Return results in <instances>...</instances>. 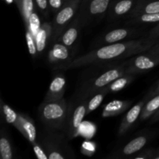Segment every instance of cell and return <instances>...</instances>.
<instances>
[{"mask_svg":"<svg viewBox=\"0 0 159 159\" xmlns=\"http://www.w3.org/2000/svg\"><path fill=\"white\" fill-rule=\"evenodd\" d=\"M157 40L146 36L128 41L99 47L87 54L75 57L57 71H65L89 65L113 63L126 60L135 54L148 51Z\"/></svg>","mask_w":159,"mask_h":159,"instance_id":"1","label":"cell"},{"mask_svg":"<svg viewBox=\"0 0 159 159\" xmlns=\"http://www.w3.org/2000/svg\"><path fill=\"white\" fill-rule=\"evenodd\" d=\"M68 138L65 132L47 128L39 137V142L44 148L48 159H68L75 158V152L70 147Z\"/></svg>","mask_w":159,"mask_h":159,"instance_id":"2","label":"cell"},{"mask_svg":"<svg viewBox=\"0 0 159 159\" xmlns=\"http://www.w3.org/2000/svg\"><path fill=\"white\" fill-rule=\"evenodd\" d=\"M68 104L65 99L55 101H44L38 109L40 121L50 130H64L68 113Z\"/></svg>","mask_w":159,"mask_h":159,"instance_id":"3","label":"cell"},{"mask_svg":"<svg viewBox=\"0 0 159 159\" xmlns=\"http://www.w3.org/2000/svg\"><path fill=\"white\" fill-rule=\"evenodd\" d=\"M125 74L126 61L124 60L117 65L107 67L103 71L85 81L78 91L77 96L88 98L93 93L107 86L115 79Z\"/></svg>","mask_w":159,"mask_h":159,"instance_id":"4","label":"cell"},{"mask_svg":"<svg viewBox=\"0 0 159 159\" xmlns=\"http://www.w3.org/2000/svg\"><path fill=\"white\" fill-rule=\"evenodd\" d=\"M87 115V98L76 96L74 101L68 104V113L63 132L71 141L80 134L84 117Z\"/></svg>","mask_w":159,"mask_h":159,"instance_id":"5","label":"cell"},{"mask_svg":"<svg viewBox=\"0 0 159 159\" xmlns=\"http://www.w3.org/2000/svg\"><path fill=\"white\" fill-rule=\"evenodd\" d=\"M112 0H82L75 16L82 29L100 21L107 14Z\"/></svg>","mask_w":159,"mask_h":159,"instance_id":"6","label":"cell"},{"mask_svg":"<svg viewBox=\"0 0 159 159\" xmlns=\"http://www.w3.org/2000/svg\"><path fill=\"white\" fill-rule=\"evenodd\" d=\"M148 35V31H145L139 26H128L116 28L102 34L94 42L93 48H96L104 45L128 41L141 38Z\"/></svg>","mask_w":159,"mask_h":159,"instance_id":"7","label":"cell"},{"mask_svg":"<svg viewBox=\"0 0 159 159\" xmlns=\"http://www.w3.org/2000/svg\"><path fill=\"white\" fill-rule=\"evenodd\" d=\"M81 2L82 0H75L68 2L61 10L54 14V17L51 22L52 25L51 43L56 41L58 39L67 26L74 20L79 10Z\"/></svg>","mask_w":159,"mask_h":159,"instance_id":"8","label":"cell"},{"mask_svg":"<svg viewBox=\"0 0 159 159\" xmlns=\"http://www.w3.org/2000/svg\"><path fill=\"white\" fill-rule=\"evenodd\" d=\"M126 74L140 75L148 72L159 65V55L148 51L135 54L126 59Z\"/></svg>","mask_w":159,"mask_h":159,"instance_id":"9","label":"cell"},{"mask_svg":"<svg viewBox=\"0 0 159 159\" xmlns=\"http://www.w3.org/2000/svg\"><path fill=\"white\" fill-rule=\"evenodd\" d=\"M155 134L150 130H144L132 138L121 148L113 152L109 156L110 158H130L142 150L152 140Z\"/></svg>","mask_w":159,"mask_h":159,"instance_id":"10","label":"cell"},{"mask_svg":"<svg viewBox=\"0 0 159 159\" xmlns=\"http://www.w3.org/2000/svg\"><path fill=\"white\" fill-rule=\"evenodd\" d=\"M75 50L65 46L58 41L53 42L51 49L48 51V61L56 71L60 69L73 60Z\"/></svg>","mask_w":159,"mask_h":159,"instance_id":"11","label":"cell"},{"mask_svg":"<svg viewBox=\"0 0 159 159\" xmlns=\"http://www.w3.org/2000/svg\"><path fill=\"white\" fill-rule=\"evenodd\" d=\"M138 0H112L107 14L109 21L127 19L134 9Z\"/></svg>","mask_w":159,"mask_h":159,"instance_id":"12","label":"cell"},{"mask_svg":"<svg viewBox=\"0 0 159 159\" xmlns=\"http://www.w3.org/2000/svg\"><path fill=\"white\" fill-rule=\"evenodd\" d=\"M148 99L149 98L147 96H145L144 99L140 100L138 103L133 106L124 115L122 120H121L119 130H118V135L120 137L124 136L134 125L138 118H140L143 107Z\"/></svg>","mask_w":159,"mask_h":159,"instance_id":"13","label":"cell"},{"mask_svg":"<svg viewBox=\"0 0 159 159\" xmlns=\"http://www.w3.org/2000/svg\"><path fill=\"white\" fill-rule=\"evenodd\" d=\"M66 86L67 81L65 75L62 71H57L50 83L44 101H55L63 99Z\"/></svg>","mask_w":159,"mask_h":159,"instance_id":"14","label":"cell"},{"mask_svg":"<svg viewBox=\"0 0 159 159\" xmlns=\"http://www.w3.org/2000/svg\"><path fill=\"white\" fill-rule=\"evenodd\" d=\"M82 29V27L79 19L75 16L56 41L60 42L65 46L74 49Z\"/></svg>","mask_w":159,"mask_h":159,"instance_id":"15","label":"cell"},{"mask_svg":"<svg viewBox=\"0 0 159 159\" xmlns=\"http://www.w3.org/2000/svg\"><path fill=\"white\" fill-rule=\"evenodd\" d=\"M19 116H20V122L21 125V130L20 132L31 144H34L38 140L35 122L30 116L26 113H19Z\"/></svg>","mask_w":159,"mask_h":159,"instance_id":"16","label":"cell"},{"mask_svg":"<svg viewBox=\"0 0 159 159\" xmlns=\"http://www.w3.org/2000/svg\"><path fill=\"white\" fill-rule=\"evenodd\" d=\"M132 101L130 100H115L104 105L102 111V117L107 118L116 116L127 111L130 107Z\"/></svg>","mask_w":159,"mask_h":159,"instance_id":"17","label":"cell"},{"mask_svg":"<svg viewBox=\"0 0 159 159\" xmlns=\"http://www.w3.org/2000/svg\"><path fill=\"white\" fill-rule=\"evenodd\" d=\"M159 23V12L158 13H141L127 18L125 20V26H141Z\"/></svg>","mask_w":159,"mask_h":159,"instance_id":"18","label":"cell"},{"mask_svg":"<svg viewBox=\"0 0 159 159\" xmlns=\"http://www.w3.org/2000/svg\"><path fill=\"white\" fill-rule=\"evenodd\" d=\"M52 37V25L51 23L44 22L42 23L37 36H36V43L38 54H41L46 49L47 45L51 41Z\"/></svg>","mask_w":159,"mask_h":159,"instance_id":"19","label":"cell"},{"mask_svg":"<svg viewBox=\"0 0 159 159\" xmlns=\"http://www.w3.org/2000/svg\"><path fill=\"white\" fill-rule=\"evenodd\" d=\"M158 12H159V0H138L134 9L129 17L141 13H158Z\"/></svg>","mask_w":159,"mask_h":159,"instance_id":"20","label":"cell"},{"mask_svg":"<svg viewBox=\"0 0 159 159\" xmlns=\"http://www.w3.org/2000/svg\"><path fill=\"white\" fill-rule=\"evenodd\" d=\"M0 109H1L2 116V118L4 119L5 122L6 124L14 126L19 131H20L21 125H20L19 113H17L8 104L4 102L2 99L0 100Z\"/></svg>","mask_w":159,"mask_h":159,"instance_id":"21","label":"cell"},{"mask_svg":"<svg viewBox=\"0 0 159 159\" xmlns=\"http://www.w3.org/2000/svg\"><path fill=\"white\" fill-rule=\"evenodd\" d=\"M109 93L107 86L95 92L87 98V115L96 110L103 101L104 98Z\"/></svg>","mask_w":159,"mask_h":159,"instance_id":"22","label":"cell"},{"mask_svg":"<svg viewBox=\"0 0 159 159\" xmlns=\"http://www.w3.org/2000/svg\"><path fill=\"white\" fill-rule=\"evenodd\" d=\"M0 154L2 159H12L14 158V152L12 141L9 138V134L4 128L1 130L0 137Z\"/></svg>","mask_w":159,"mask_h":159,"instance_id":"23","label":"cell"},{"mask_svg":"<svg viewBox=\"0 0 159 159\" xmlns=\"http://www.w3.org/2000/svg\"><path fill=\"white\" fill-rule=\"evenodd\" d=\"M136 76V75L125 74L124 75H121L118 79H115L114 81H113L111 83H110L107 85L109 93H118V92L124 89L126 87L128 86L134 80Z\"/></svg>","mask_w":159,"mask_h":159,"instance_id":"24","label":"cell"},{"mask_svg":"<svg viewBox=\"0 0 159 159\" xmlns=\"http://www.w3.org/2000/svg\"><path fill=\"white\" fill-rule=\"evenodd\" d=\"M159 110V94L149 98L144 104L140 116V121H144L152 117Z\"/></svg>","mask_w":159,"mask_h":159,"instance_id":"25","label":"cell"},{"mask_svg":"<svg viewBox=\"0 0 159 159\" xmlns=\"http://www.w3.org/2000/svg\"><path fill=\"white\" fill-rule=\"evenodd\" d=\"M15 3L21 14L24 26H26L30 15L37 9L34 0H15Z\"/></svg>","mask_w":159,"mask_h":159,"instance_id":"26","label":"cell"},{"mask_svg":"<svg viewBox=\"0 0 159 159\" xmlns=\"http://www.w3.org/2000/svg\"><path fill=\"white\" fill-rule=\"evenodd\" d=\"M41 25L42 23L40 22V19L37 12V9H36L30 16L27 24L25 26V28L29 30L34 37V38H36V36H37Z\"/></svg>","mask_w":159,"mask_h":159,"instance_id":"27","label":"cell"},{"mask_svg":"<svg viewBox=\"0 0 159 159\" xmlns=\"http://www.w3.org/2000/svg\"><path fill=\"white\" fill-rule=\"evenodd\" d=\"M25 37H26V44H27L28 51H29L30 54L31 55V57L34 58V57H37V54H38L35 38H34L33 34L30 33V31L27 29H26V35H25Z\"/></svg>","mask_w":159,"mask_h":159,"instance_id":"28","label":"cell"},{"mask_svg":"<svg viewBox=\"0 0 159 159\" xmlns=\"http://www.w3.org/2000/svg\"><path fill=\"white\" fill-rule=\"evenodd\" d=\"M36 7L45 17H48L50 14V7L48 0H34Z\"/></svg>","mask_w":159,"mask_h":159,"instance_id":"29","label":"cell"},{"mask_svg":"<svg viewBox=\"0 0 159 159\" xmlns=\"http://www.w3.org/2000/svg\"><path fill=\"white\" fill-rule=\"evenodd\" d=\"M50 11L56 14L68 3L67 0H48Z\"/></svg>","mask_w":159,"mask_h":159,"instance_id":"30","label":"cell"},{"mask_svg":"<svg viewBox=\"0 0 159 159\" xmlns=\"http://www.w3.org/2000/svg\"><path fill=\"white\" fill-rule=\"evenodd\" d=\"M33 145V149H34V152L35 153L36 157L39 159H48V156L47 155L46 152H45L44 148H43V146L41 145L40 142L38 141H36L35 143L32 144Z\"/></svg>","mask_w":159,"mask_h":159,"instance_id":"31","label":"cell"},{"mask_svg":"<svg viewBox=\"0 0 159 159\" xmlns=\"http://www.w3.org/2000/svg\"><path fill=\"white\" fill-rule=\"evenodd\" d=\"M155 148H146L144 150L140 151L138 153L134 155L132 158L134 159H152L154 152H155Z\"/></svg>","mask_w":159,"mask_h":159,"instance_id":"32","label":"cell"},{"mask_svg":"<svg viewBox=\"0 0 159 159\" xmlns=\"http://www.w3.org/2000/svg\"><path fill=\"white\" fill-rule=\"evenodd\" d=\"M95 150H96V144H95V143L87 141L83 142V144H82V152L85 155L90 156V155L94 154Z\"/></svg>","mask_w":159,"mask_h":159,"instance_id":"33","label":"cell"},{"mask_svg":"<svg viewBox=\"0 0 159 159\" xmlns=\"http://www.w3.org/2000/svg\"><path fill=\"white\" fill-rule=\"evenodd\" d=\"M148 36L150 38L158 40L159 39V23H157L156 26H154L152 30L148 31Z\"/></svg>","mask_w":159,"mask_h":159,"instance_id":"34","label":"cell"},{"mask_svg":"<svg viewBox=\"0 0 159 159\" xmlns=\"http://www.w3.org/2000/svg\"><path fill=\"white\" fill-rule=\"evenodd\" d=\"M158 94H159V81L156 84H155V85H154L153 87H152V89H151L150 90H149L148 93H147L146 96H147L148 98H151L152 97V96H156V95H158Z\"/></svg>","mask_w":159,"mask_h":159,"instance_id":"35","label":"cell"},{"mask_svg":"<svg viewBox=\"0 0 159 159\" xmlns=\"http://www.w3.org/2000/svg\"><path fill=\"white\" fill-rule=\"evenodd\" d=\"M148 52L152 53V54H157V55H159V39L157 40L156 43L148 50Z\"/></svg>","mask_w":159,"mask_h":159,"instance_id":"36","label":"cell"},{"mask_svg":"<svg viewBox=\"0 0 159 159\" xmlns=\"http://www.w3.org/2000/svg\"><path fill=\"white\" fill-rule=\"evenodd\" d=\"M150 124H153L159 122V110L150 118Z\"/></svg>","mask_w":159,"mask_h":159,"instance_id":"37","label":"cell"},{"mask_svg":"<svg viewBox=\"0 0 159 159\" xmlns=\"http://www.w3.org/2000/svg\"><path fill=\"white\" fill-rule=\"evenodd\" d=\"M152 159H159V148L155 150V152H154V155H153V157H152Z\"/></svg>","mask_w":159,"mask_h":159,"instance_id":"38","label":"cell"},{"mask_svg":"<svg viewBox=\"0 0 159 159\" xmlns=\"http://www.w3.org/2000/svg\"><path fill=\"white\" fill-rule=\"evenodd\" d=\"M4 2H6L7 4H12V2H15V0H3Z\"/></svg>","mask_w":159,"mask_h":159,"instance_id":"39","label":"cell"},{"mask_svg":"<svg viewBox=\"0 0 159 159\" xmlns=\"http://www.w3.org/2000/svg\"><path fill=\"white\" fill-rule=\"evenodd\" d=\"M73 1H75V0H67L68 2H73Z\"/></svg>","mask_w":159,"mask_h":159,"instance_id":"40","label":"cell"}]
</instances>
